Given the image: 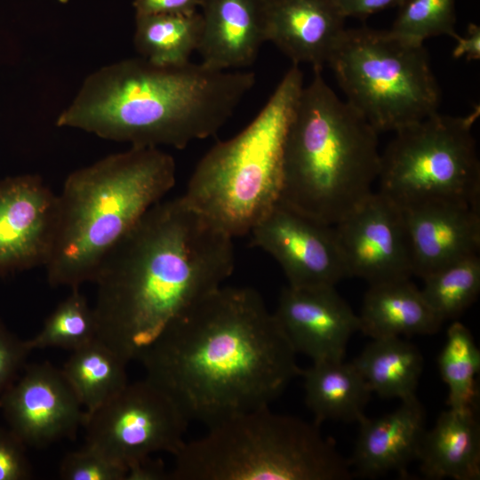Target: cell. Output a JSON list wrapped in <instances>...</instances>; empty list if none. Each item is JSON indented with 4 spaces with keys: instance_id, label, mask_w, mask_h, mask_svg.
<instances>
[{
    "instance_id": "obj_29",
    "label": "cell",
    "mask_w": 480,
    "mask_h": 480,
    "mask_svg": "<svg viewBox=\"0 0 480 480\" xmlns=\"http://www.w3.org/2000/svg\"><path fill=\"white\" fill-rule=\"evenodd\" d=\"M456 0H404L391 28L394 34L412 42L449 36L455 40Z\"/></svg>"
},
{
    "instance_id": "obj_5",
    "label": "cell",
    "mask_w": 480,
    "mask_h": 480,
    "mask_svg": "<svg viewBox=\"0 0 480 480\" xmlns=\"http://www.w3.org/2000/svg\"><path fill=\"white\" fill-rule=\"evenodd\" d=\"M379 133L314 70L287 130L279 201L334 225L373 190Z\"/></svg>"
},
{
    "instance_id": "obj_10",
    "label": "cell",
    "mask_w": 480,
    "mask_h": 480,
    "mask_svg": "<svg viewBox=\"0 0 480 480\" xmlns=\"http://www.w3.org/2000/svg\"><path fill=\"white\" fill-rule=\"evenodd\" d=\"M188 423L174 401L145 378L85 413L83 427L85 444L127 468L156 452L176 454Z\"/></svg>"
},
{
    "instance_id": "obj_2",
    "label": "cell",
    "mask_w": 480,
    "mask_h": 480,
    "mask_svg": "<svg viewBox=\"0 0 480 480\" xmlns=\"http://www.w3.org/2000/svg\"><path fill=\"white\" fill-rule=\"evenodd\" d=\"M233 239L182 196L160 201L100 265L96 339L127 364L235 268Z\"/></svg>"
},
{
    "instance_id": "obj_4",
    "label": "cell",
    "mask_w": 480,
    "mask_h": 480,
    "mask_svg": "<svg viewBox=\"0 0 480 480\" xmlns=\"http://www.w3.org/2000/svg\"><path fill=\"white\" fill-rule=\"evenodd\" d=\"M175 181L173 157L153 147H131L72 172L57 195L49 284L92 282L108 253Z\"/></svg>"
},
{
    "instance_id": "obj_3",
    "label": "cell",
    "mask_w": 480,
    "mask_h": 480,
    "mask_svg": "<svg viewBox=\"0 0 480 480\" xmlns=\"http://www.w3.org/2000/svg\"><path fill=\"white\" fill-rule=\"evenodd\" d=\"M255 82L252 71L125 59L88 75L56 125L132 147L182 149L215 135Z\"/></svg>"
},
{
    "instance_id": "obj_12",
    "label": "cell",
    "mask_w": 480,
    "mask_h": 480,
    "mask_svg": "<svg viewBox=\"0 0 480 480\" xmlns=\"http://www.w3.org/2000/svg\"><path fill=\"white\" fill-rule=\"evenodd\" d=\"M333 227L349 277L372 284L413 275L404 211L380 191Z\"/></svg>"
},
{
    "instance_id": "obj_18",
    "label": "cell",
    "mask_w": 480,
    "mask_h": 480,
    "mask_svg": "<svg viewBox=\"0 0 480 480\" xmlns=\"http://www.w3.org/2000/svg\"><path fill=\"white\" fill-rule=\"evenodd\" d=\"M425 419V409L417 396L401 401L397 409L383 416L364 415L357 422L358 435L348 460L351 469L369 478L389 472L406 475L417 458Z\"/></svg>"
},
{
    "instance_id": "obj_19",
    "label": "cell",
    "mask_w": 480,
    "mask_h": 480,
    "mask_svg": "<svg viewBox=\"0 0 480 480\" xmlns=\"http://www.w3.org/2000/svg\"><path fill=\"white\" fill-rule=\"evenodd\" d=\"M201 63L218 70L249 67L266 42L264 0H201Z\"/></svg>"
},
{
    "instance_id": "obj_14",
    "label": "cell",
    "mask_w": 480,
    "mask_h": 480,
    "mask_svg": "<svg viewBox=\"0 0 480 480\" xmlns=\"http://www.w3.org/2000/svg\"><path fill=\"white\" fill-rule=\"evenodd\" d=\"M57 211V195L40 176L0 180V276L47 264Z\"/></svg>"
},
{
    "instance_id": "obj_31",
    "label": "cell",
    "mask_w": 480,
    "mask_h": 480,
    "mask_svg": "<svg viewBox=\"0 0 480 480\" xmlns=\"http://www.w3.org/2000/svg\"><path fill=\"white\" fill-rule=\"evenodd\" d=\"M31 350L0 320V396L14 381Z\"/></svg>"
},
{
    "instance_id": "obj_21",
    "label": "cell",
    "mask_w": 480,
    "mask_h": 480,
    "mask_svg": "<svg viewBox=\"0 0 480 480\" xmlns=\"http://www.w3.org/2000/svg\"><path fill=\"white\" fill-rule=\"evenodd\" d=\"M357 316L372 339L434 334L443 324L410 278L369 284Z\"/></svg>"
},
{
    "instance_id": "obj_36",
    "label": "cell",
    "mask_w": 480,
    "mask_h": 480,
    "mask_svg": "<svg viewBox=\"0 0 480 480\" xmlns=\"http://www.w3.org/2000/svg\"><path fill=\"white\" fill-rule=\"evenodd\" d=\"M457 44L452 50L454 59L465 57L466 60H480V27L475 23H469L464 36H459Z\"/></svg>"
},
{
    "instance_id": "obj_16",
    "label": "cell",
    "mask_w": 480,
    "mask_h": 480,
    "mask_svg": "<svg viewBox=\"0 0 480 480\" xmlns=\"http://www.w3.org/2000/svg\"><path fill=\"white\" fill-rule=\"evenodd\" d=\"M480 203L437 198L402 208L409 237L412 273L428 275L480 249Z\"/></svg>"
},
{
    "instance_id": "obj_37",
    "label": "cell",
    "mask_w": 480,
    "mask_h": 480,
    "mask_svg": "<svg viewBox=\"0 0 480 480\" xmlns=\"http://www.w3.org/2000/svg\"><path fill=\"white\" fill-rule=\"evenodd\" d=\"M58 2H60V4H68L69 2V0H57Z\"/></svg>"
},
{
    "instance_id": "obj_24",
    "label": "cell",
    "mask_w": 480,
    "mask_h": 480,
    "mask_svg": "<svg viewBox=\"0 0 480 480\" xmlns=\"http://www.w3.org/2000/svg\"><path fill=\"white\" fill-rule=\"evenodd\" d=\"M127 363L98 339L72 351L61 369L86 414L119 394L129 383Z\"/></svg>"
},
{
    "instance_id": "obj_33",
    "label": "cell",
    "mask_w": 480,
    "mask_h": 480,
    "mask_svg": "<svg viewBox=\"0 0 480 480\" xmlns=\"http://www.w3.org/2000/svg\"><path fill=\"white\" fill-rule=\"evenodd\" d=\"M201 0H133L135 15L190 14L198 12Z\"/></svg>"
},
{
    "instance_id": "obj_23",
    "label": "cell",
    "mask_w": 480,
    "mask_h": 480,
    "mask_svg": "<svg viewBox=\"0 0 480 480\" xmlns=\"http://www.w3.org/2000/svg\"><path fill=\"white\" fill-rule=\"evenodd\" d=\"M352 362L380 397L403 401L416 396L423 357L414 344L401 337L372 339Z\"/></svg>"
},
{
    "instance_id": "obj_6",
    "label": "cell",
    "mask_w": 480,
    "mask_h": 480,
    "mask_svg": "<svg viewBox=\"0 0 480 480\" xmlns=\"http://www.w3.org/2000/svg\"><path fill=\"white\" fill-rule=\"evenodd\" d=\"M173 457L170 480H348L353 475L320 424L269 405L208 426Z\"/></svg>"
},
{
    "instance_id": "obj_30",
    "label": "cell",
    "mask_w": 480,
    "mask_h": 480,
    "mask_svg": "<svg viewBox=\"0 0 480 480\" xmlns=\"http://www.w3.org/2000/svg\"><path fill=\"white\" fill-rule=\"evenodd\" d=\"M126 472L124 465L87 444L67 453L59 470L64 480H125Z\"/></svg>"
},
{
    "instance_id": "obj_13",
    "label": "cell",
    "mask_w": 480,
    "mask_h": 480,
    "mask_svg": "<svg viewBox=\"0 0 480 480\" xmlns=\"http://www.w3.org/2000/svg\"><path fill=\"white\" fill-rule=\"evenodd\" d=\"M0 407L10 430L35 447L74 437L85 417L62 370L48 362L27 366L0 396Z\"/></svg>"
},
{
    "instance_id": "obj_1",
    "label": "cell",
    "mask_w": 480,
    "mask_h": 480,
    "mask_svg": "<svg viewBox=\"0 0 480 480\" xmlns=\"http://www.w3.org/2000/svg\"><path fill=\"white\" fill-rule=\"evenodd\" d=\"M296 355L256 290L221 285L174 319L139 360L189 422L208 427L270 405L300 376Z\"/></svg>"
},
{
    "instance_id": "obj_15",
    "label": "cell",
    "mask_w": 480,
    "mask_h": 480,
    "mask_svg": "<svg viewBox=\"0 0 480 480\" xmlns=\"http://www.w3.org/2000/svg\"><path fill=\"white\" fill-rule=\"evenodd\" d=\"M274 316L296 353L312 362L343 360L358 316L335 286H285Z\"/></svg>"
},
{
    "instance_id": "obj_26",
    "label": "cell",
    "mask_w": 480,
    "mask_h": 480,
    "mask_svg": "<svg viewBox=\"0 0 480 480\" xmlns=\"http://www.w3.org/2000/svg\"><path fill=\"white\" fill-rule=\"evenodd\" d=\"M441 377L448 388L447 404L455 410L476 409V376L480 370V351L468 327L453 321L438 356Z\"/></svg>"
},
{
    "instance_id": "obj_7",
    "label": "cell",
    "mask_w": 480,
    "mask_h": 480,
    "mask_svg": "<svg viewBox=\"0 0 480 480\" xmlns=\"http://www.w3.org/2000/svg\"><path fill=\"white\" fill-rule=\"evenodd\" d=\"M303 73L292 64L255 118L197 163L181 196L232 238L249 234L279 201L287 130Z\"/></svg>"
},
{
    "instance_id": "obj_22",
    "label": "cell",
    "mask_w": 480,
    "mask_h": 480,
    "mask_svg": "<svg viewBox=\"0 0 480 480\" xmlns=\"http://www.w3.org/2000/svg\"><path fill=\"white\" fill-rule=\"evenodd\" d=\"M305 402L320 424L333 420L358 422L365 414L372 390L351 361L313 362L301 369Z\"/></svg>"
},
{
    "instance_id": "obj_35",
    "label": "cell",
    "mask_w": 480,
    "mask_h": 480,
    "mask_svg": "<svg viewBox=\"0 0 480 480\" xmlns=\"http://www.w3.org/2000/svg\"><path fill=\"white\" fill-rule=\"evenodd\" d=\"M169 476L164 462L148 456L127 467L125 480H166Z\"/></svg>"
},
{
    "instance_id": "obj_28",
    "label": "cell",
    "mask_w": 480,
    "mask_h": 480,
    "mask_svg": "<svg viewBox=\"0 0 480 480\" xmlns=\"http://www.w3.org/2000/svg\"><path fill=\"white\" fill-rule=\"evenodd\" d=\"M71 290L45 319L39 332L26 340L30 350L57 348L74 351L96 339L92 307L79 288Z\"/></svg>"
},
{
    "instance_id": "obj_8",
    "label": "cell",
    "mask_w": 480,
    "mask_h": 480,
    "mask_svg": "<svg viewBox=\"0 0 480 480\" xmlns=\"http://www.w3.org/2000/svg\"><path fill=\"white\" fill-rule=\"evenodd\" d=\"M348 101L378 132L436 112L441 88L424 44L390 30L346 28L328 64Z\"/></svg>"
},
{
    "instance_id": "obj_27",
    "label": "cell",
    "mask_w": 480,
    "mask_h": 480,
    "mask_svg": "<svg viewBox=\"0 0 480 480\" xmlns=\"http://www.w3.org/2000/svg\"><path fill=\"white\" fill-rule=\"evenodd\" d=\"M420 289L427 303L444 323L456 319L477 299L480 292V258L473 255L444 267L422 278Z\"/></svg>"
},
{
    "instance_id": "obj_9",
    "label": "cell",
    "mask_w": 480,
    "mask_h": 480,
    "mask_svg": "<svg viewBox=\"0 0 480 480\" xmlns=\"http://www.w3.org/2000/svg\"><path fill=\"white\" fill-rule=\"evenodd\" d=\"M467 116L436 112L395 132L380 153L378 191L400 207L437 198L480 203V160Z\"/></svg>"
},
{
    "instance_id": "obj_25",
    "label": "cell",
    "mask_w": 480,
    "mask_h": 480,
    "mask_svg": "<svg viewBox=\"0 0 480 480\" xmlns=\"http://www.w3.org/2000/svg\"><path fill=\"white\" fill-rule=\"evenodd\" d=\"M201 35L199 12L135 15L134 47L140 57L156 65L181 66L190 62Z\"/></svg>"
},
{
    "instance_id": "obj_17",
    "label": "cell",
    "mask_w": 480,
    "mask_h": 480,
    "mask_svg": "<svg viewBox=\"0 0 480 480\" xmlns=\"http://www.w3.org/2000/svg\"><path fill=\"white\" fill-rule=\"evenodd\" d=\"M334 0H264L266 42L292 64L322 71L346 29Z\"/></svg>"
},
{
    "instance_id": "obj_34",
    "label": "cell",
    "mask_w": 480,
    "mask_h": 480,
    "mask_svg": "<svg viewBox=\"0 0 480 480\" xmlns=\"http://www.w3.org/2000/svg\"><path fill=\"white\" fill-rule=\"evenodd\" d=\"M345 18L364 20L372 14L399 7L404 0H334Z\"/></svg>"
},
{
    "instance_id": "obj_32",
    "label": "cell",
    "mask_w": 480,
    "mask_h": 480,
    "mask_svg": "<svg viewBox=\"0 0 480 480\" xmlns=\"http://www.w3.org/2000/svg\"><path fill=\"white\" fill-rule=\"evenodd\" d=\"M30 476L25 444L12 431L0 428V480H25Z\"/></svg>"
},
{
    "instance_id": "obj_11",
    "label": "cell",
    "mask_w": 480,
    "mask_h": 480,
    "mask_svg": "<svg viewBox=\"0 0 480 480\" xmlns=\"http://www.w3.org/2000/svg\"><path fill=\"white\" fill-rule=\"evenodd\" d=\"M252 245L280 265L288 285L335 286L348 276L333 225L278 201L252 228Z\"/></svg>"
},
{
    "instance_id": "obj_20",
    "label": "cell",
    "mask_w": 480,
    "mask_h": 480,
    "mask_svg": "<svg viewBox=\"0 0 480 480\" xmlns=\"http://www.w3.org/2000/svg\"><path fill=\"white\" fill-rule=\"evenodd\" d=\"M431 479L476 480L480 477V427L476 409L448 408L425 430L417 458Z\"/></svg>"
}]
</instances>
